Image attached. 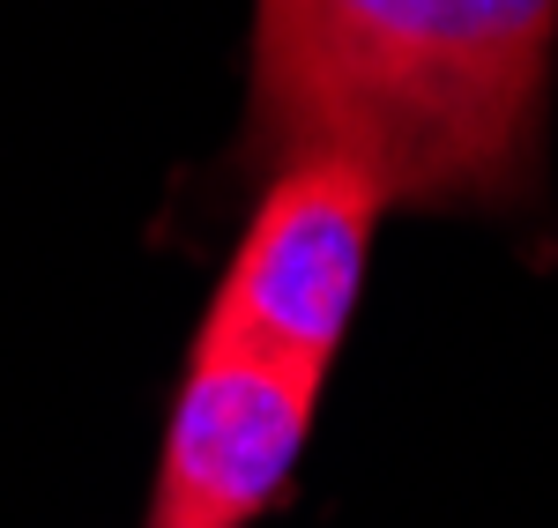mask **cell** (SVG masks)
<instances>
[{
	"label": "cell",
	"mask_w": 558,
	"mask_h": 528,
	"mask_svg": "<svg viewBox=\"0 0 558 528\" xmlns=\"http://www.w3.org/2000/svg\"><path fill=\"white\" fill-rule=\"evenodd\" d=\"M558 0H254L246 157H336L387 209H529Z\"/></svg>",
	"instance_id": "cell-1"
},
{
	"label": "cell",
	"mask_w": 558,
	"mask_h": 528,
	"mask_svg": "<svg viewBox=\"0 0 558 528\" xmlns=\"http://www.w3.org/2000/svg\"><path fill=\"white\" fill-rule=\"evenodd\" d=\"M380 217V186L336 157L276 164L260 186V209L239 231V254L216 283L202 335L328 372V357L350 335V312L365 298Z\"/></svg>",
	"instance_id": "cell-2"
},
{
	"label": "cell",
	"mask_w": 558,
	"mask_h": 528,
	"mask_svg": "<svg viewBox=\"0 0 558 528\" xmlns=\"http://www.w3.org/2000/svg\"><path fill=\"white\" fill-rule=\"evenodd\" d=\"M320 380L328 372L194 335L142 528H254L299 477Z\"/></svg>",
	"instance_id": "cell-3"
}]
</instances>
